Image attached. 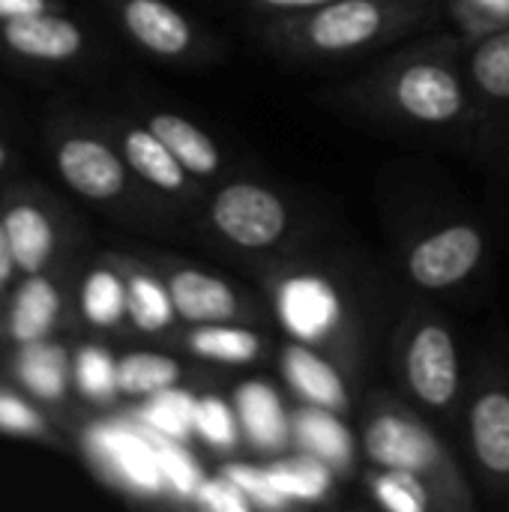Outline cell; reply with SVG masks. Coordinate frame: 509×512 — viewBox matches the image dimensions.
I'll return each instance as SVG.
<instances>
[{
    "mask_svg": "<svg viewBox=\"0 0 509 512\" xmlns=\"http://www.w3.org/2000/svg\"><path fill=\"white\" fill-rule=\"evenodd\" d=\"M321 99L360 123L426 144L474 150L477 111L465 72V36L429 30L369 60Z\"/></svg>",
    "mask_w": 509,
    "mask_h": 512,
    "instance_id": "6da1fadb",
    "label": "cell"
},
{
    "mask_svg": "<svg viewBox=\"0 0 509 512\" xmlns=\"http://www.w3.org/2000/svg\"><path fill=\"white\" fill-rule=\"evenodd\" d=\"M249 279L261 288L273 321L291 342L333 360L354 387L366 381L384 330V288L360 255L330 246L318 234Z\"/></svg>",
    "mask_w": 509,
    "mask_h": 512,
    "instance_id": "7a4b0ae2",
    "label": "cell"
},
{
    "mask_svg": "<svg viewBox=\"0 0 509 512\" xmlns=\"http://www.w3.org/2000/svg\"><path fill=\"white\" fill-rule=\"evenodd\" d=\"M438 0H333L297 15H255V39L282 63L327 69L369 63L438 24Z\"/></svg>",
    "mask_w": 509,
    "mask_h": 512,
    "instance_id": "3957f363",
    "label": "cell"
},
{
    "mask_svg": "<svg viewBox=\"0 0 509 512\" xmlns=\"http://www.w3.org/2000/svg\"><path fill=\"white\" fill-rule=\"evenodd\" d=\"M45 147L63 186L120 228L156 237L189 231V222L135 177L99 111L51 108L45 114Z\"/></svg>",
    "mask_w": 509,
    "mask_h": 512,
    "instance_id": "277c9868",
    "label": "cell"
},
{
    "mask_svg": "<svg viewBox=\"0 0 509 512\" xmlns=\"http://www.w3.org/2000/svg\"><path fill=\"white\" fill-rule=\"evenodd\" d=\"M201 246L246 276L303 249L321 234L312 213L276 180L234 171L210 186L189 231Z\"/></svg>",
    "mask_w": 509,
    "mask_h": 512,
    "instance_id": "5b68a950",
    "label": "cell"
},
{
    "mask_svg": "<svg viewBox=\"0 0 509 512\" xmlns=\"http://www.w3.org/2000/svg\"><path fill=\"white\" fill-rule=\"evenodd\" d=\"M384 348L393 390L456 444L471 381V354L456 321L414 294L396 312Z\"/></svg>",
    "mask_w": 509,
    "mask_h": 512,
    "instance_id": "8992f818",
    "label": "cell"
},
{
    "mask_svg": "<svg viewBox=\"0 0 509 512\" xmlns=\"http://www.w3.org/2000/svg\"><path fill=\"white\" fill-rule=\"evenodd\" d=\"M360 447L369 468L402 471L420 480L435 501V512L477 510L480 495L459 456V447L447 441L396 390L375 387L363 396Z\"/></svg>",
    "mask_w": 509,
    "mask_h": 512,
    "instance_id": "52a82bcc",
    "label": "cell"
},
{
    "mask_svg": "<svg viewBox=\"0 0 509 512\" xmlns=\"http://www.w3.org/2000/svg\"><path fill=\"white\" fill-rule=\"evenodd\" d=\"M456 447L477 495L509 510V333L501 324H492L489 336L471 351Z\"/></svg>",
    "mask_w": 509,
    "mask_h": 512,
    "instance_id": "ba28073f",
    "label": "cell"
},
{
    "mask_svg": "<svg viewBox=\"0 0 509 512\" xmlns=\"http://www.w3.org/2000/svg\"><path fill=\"white\" fill-rule=\"evenodd\" d=\"M402 285L417 297H456L477 285L492 264L489 228L468 213H435L408 222L393 249Z\"/></svg>",
    "mask_w": 509,
    "mask_h": 512,
    "instance_id": "9c48e42d",
    "label": "cell"
},
{
    "mask_svg": "<svg viewBox=\"0 0 509 512\" xmlns=\"http://www.w3.org/2000/svg\"><path fill=\"white\" fill-rule=\"evenodd\" d=\"M0 216L21 276L42 273L90 252L84 219L45 183L30 177H9L0 183Z\"/></svg>",
    "mask_w": 509,
    "mask_h": 512,
    "instance_id": "30bf717a",
    "label": "cell"
},
{
    "mask_svg": "<svg viewBox=\"0 0 509 512\" xmlns=\"http://www.w3.org/2000/svg\"><path fill=\"white\" fill-rule=\"evenodd\" d=\"M153 273L162 279L171 309L177 315V324L195 327V324H252V327H270L273 312L261 288H249L237 282L234 276H225L219 270H210L198 261H189L183 255L141 246L135 249Z\"/></svg>",
    "mask_w": 509,
    "mask_h": 512,
    "instance_id": "8fae6325",
    "label": "cell"
},
{
    "mask_svg": "<svg viewBox=\"0 0 509 512\" xmlns=\"http://www.w3.org/2000/svg\"><path fill=\"white\" fill-rule=\"evenodd\" d=\"M96 6L120 39L153 63L204 69L225 57L222 39L171 0H96Z\"/></svg>",
    "mask_w": 509,
    "mask_h": 512,
    "instance_id": "7c38bea8",
    "label": "cell"
},
{
    "mask_svg": "<svg viewBox=\"0 0 509 512\" xmlns=\"http://www.w3.org/2000/svg\"><path fill=\"white\" fill-rule=\"evenodd\" d=\"M72 258L42 273H24L3 300V345L42 342L78 330L75 285L84 261Z\"/></svg>",
    "mask_w": 509,
    "mask_h": 512,
    "instance_id": "4fadbf2b",
    "label": "cell"
},
{
    "mask_svg": "<svg viewBox=\"0 0 509 512\" xmlns=\"http://www.w3.org/2000/svg\"><path fill=\"white\" fill-rule=\"evenodd\" d=\"M105 129L111 132V138L117 141L123 159L129 162V168L135 171V177L171 210H177L192 231V219L198 216V210L207 201V186L201 180H195L183 162L153 135V129H147L129 108H102L99 111Z\"/></svg>",
    "mask_w": 509,
    "mask_h": 512,
    "instance_id": "5bb4252c",
    "label": "cell"
},
{
    "mask_svg": "<svg viewBox=\"0 0 509 512\" xmlns=\"http://www.w3.org/2000/svg\"><path fill=\"white\" fill-rule=\"evenodd\" d=\"M465 72L477 111L471 153L489 165L509 138V27L474 39L465 36Z\"/></svg>",
    "mask_w": 509,
    "mask_h": 512,
    "instance_id": "9a60e30c",
    "label": "cell"
},
{
    "mask_svg": "<svg viewBox=\"0 0 509 512\" xmlns=\"http://www.w3.org/2000/svg\"><path fill=\"white\" fill-rule=\"evenodd\" d=\"M0 54L36 69H75L99 54L93 30L72 15L54 9L0 24Z\"/></svg>",
    "mask_w": 509,
    "mask_h": 512,
    "instance_id": "2e32d148",
    "label": "cell"
},
{
    "mask_svg": "<svg viewBox=\"0 0 509 512\" xmlns=\"http://www.w3.org/2000/svg\"><path fill=\"white\" fill-rule=\"evenodd\" d=\"M3 378L18 384L45 411H51L69 432L78 429V393L72 378V342L63 336L6 345ZM75 438V435H72Z\"/></svg>",
    "mask_w": 509,
    "mask_h": 512,
    "instance_id": "e0dca14e",
    "label": "cell"
},
{
    "mask_svg": "<svg viewBox=\"0 0 509 512\" xmlns=\"http://www.w3.org/2000/svg\"><path fill=\"white\" fill-rule=\"evenodd\" d=\"M147 129H153V135L183 162V168L201 180L207 189L222 183L225 177H231L234 171L246 168L243 159L228 150L207 126H201L198 120H192L189 114L162 105V102H129L126 105Z\"/></svg>",
    "mask_w": 509,
    "mask_h": 512,
    "instance_id": "ac0fdd59",
    "label": "cell"
},
{
    "mask_svg": "<svg viewBox=\"0 0 509 512\" xmlns=\"http://www.w3.org/2000/svg\"><path fill=\"white\" fill-rule=\"evenodd\" d=\"M273 336L267 327L252 324H195L174 327L159 348L192 357L201 366H258L273 354Z\"/></svg>",
    "mask_w": 509,
    "mask_h": 512,
    "instance_id": "d6986e66",
    "label": "cell"
},
{
    "mask_svg": "<svg viewBox=\"0 0 509 512\" xmlns=\"http://www.w3.org/2000/svg\"><path fill=\"white\" fill-rule=\"evenodd\" d=\"M105 255L117 267L123 288H126L132 339H141V342H150L159 348L165 342V336L174 327H180L162 279L153 273V267L135 249H105Z\"/></svg>",
    "mask_w": 509,
    "mask_h": 512,
    "instance_id": "ffe728a7",
    "label": "cell"
},
{
    "mask_svg": "<svg viewBox=\"0 0 509 512\" xmlns=\"http://www.w3.org/2000/svg\"><path fill=\"white\" fill-rule=\"evenodd\" d=\"M75 315L78 330H90L96 336H123L132 339L129 330V309H126V288L111 264V258L102 252H90L78 273L75 285Z\"/></svg>",
    "mask_w": 509,
    "mask_h": 512,
    "instance_id": "44dd1931",
    "label": "cell"
},
{
    "mask_svg": "<svg viewBox=\"0 0 509 512\" xmlns=\"http://www.w3.org/2000/svg\"><path fill=\"white\" fill-rule=\"evenodd\" d=\"M279 366H282L288 387L300 399H306L318 408H327V411H348L351 408L354 384L324 354H318L300 342H288L279 351Z\"/></svg>",
    "mask_w": 509,
    "mask_h": 512,
    "instance_id": "7402d4cb",
    "label": "cell"
},
{
    "mask_svg": "<svg viewBox=\"0 0 509 512\" xmlns=\"http://www.w3.org/2000/svg\"><path fill=\"white\" fill-rule=\"evenodd\" d=\"M0 435L66 453L72 432L9 378H0Z\"/></svg>",
    "mask_w": 509,
    "mask_h": 512,
    "instance_id": "603a6c76",
    "label": "cell"
},
{
    "mask_svg": "<svg viewBox=\"0 0 509 512\" xmlns=\"http://www.w3.org/2000/svg\"><path fill=\"white\" fill-rule=\"evenodd\" d=\"M189 375L186 363L156 351H135L117 363V390L129 399H147L177 387Z\"/></svg>",
    "mask_w": 509,
    "mask_h": 512,
    "instance_id": "cb8c5ba5",
    "label": "cell"
},
{
    "mask_svg": "<svg viewBox=\"0 0 509 512\" xmlns=\"http://www.w3.org/2000/svg\"><path fill=\"white\" fill-rule=\"evenodd\" d=\"M72 378H75V393L81 402L105 405L114 396H120L117 363L108 357V351L99 342L72 345Z\"/></svg>",
    "mask_w": 509,
    "mask_h": 512,
    "instance_id": "d4e9b609",
    "label": "cell"
},
{
    "mask_svg": "<svg viewBox=\"0 0 509 512\" xmlns=\"http://www.w3.org/2000/svg\"><path fill=\"white\" fill-rule=\"evenodd\" d=\"M366 486L372 492V498L393 512H435V501L429 495V489L414 480L411 474L402 471H384V468H369L366 474Z\"/></svg>",
    "mask_w": 509,
    "mask_h": 512,
    "instance_id": "484cf974",
    "label": "cell"
},
{
    "mask_svg": "<svg viewBox=\"0 0 509 512\" xmlns=\"http://www.w3.org/2000/svg\"><path fill=\"white\" fill-rule=\"evenodd\" d=\"M456 33L474 39L509 27V0H450L447 3Z\"/></svg>",
    "mask_w": 509,
    "mask_h": 512,
    "instance_id": "4316f807",
    "label": "cell"
},
{
    "mask_svg": "<svg viewBox=\"0 0 509 512\" xmlns=\"http://www.w3.org/2000/svg\"><path fill=\"white\" fill-rule=\"evenodd\" d=\"M201 504L213 507V510H252L249 495L228 474L222 480H216V483H204L201 486Z\"/></svg>",
    "mask_w": 509,
    "mask_h": 512,
    "instance_id": "83f0119b",
    "label": "cell"
},
{
    "mask_svg": "<svg viewBox=\"0 0 509 512\" xmlns=\"http://www.w3.org/2000/svg\"><path fill=\"white\" fill-rule=\"evenodd\" d=\"M54 9H69V3L66 0H0V24L27 18V15L54 12Z\"/></svg>",
    "mask_w": 509,
    "mask_h": 512,
    "instance_id": "f1b7e54d",
    "label": "cell"
},
{
    "mask_svg": "<svg viewBox=\"0 0 509 512\" xmlns=\"http://www.w3.org/2000/svg\"><path fill=\"white\" fill-rule=\"evenodd\" d=\"M198 426H201V432L210 438V441H222V444H228L231 441V423H228V417H225V411L216 405V402H207V405H201V411H198Z\"/></svg>",
    "mask_w": 509,
    "mask_h": 512,
    "instance_id": "f546056e",
    "label": "cell"
},
{
    "mask_svg": "<svg viewBox=\"0 0 509 512\" xmlns=\"http://www.w3.org/2000/svg\"><path fill=\"white\" fill-rule=\"evenodd\" d=\"M18 276H21V270L15 264V252H12V243H9V234H6V225H3V216H0V303L12 291Z\"/></svg>",
    "mask_w": 509,
    "mask_h": 512,
    "instance_id": "4dcf8cb0",
    "label": "cell"
},
{
    "mask_svg": "<svg viewBox=\"0 0 509 512\" xmlns=\"http://www.w3.org/2000/svg\"><path fill=\"white\" fill-rule=\"evenodd\" d=\"M246 3L252 6L255 15H297V12L318 9L333 0H246Z\"/></svg>",
    "mask_w": 509,
    "mask_h": 512,
    "instance_id": "1f68e13d",
    "label": "cell"
},
{
    "mask_svg": "<svg viewBox=\"0 0 509 512\" xmlns=\"http://www.w3.org/2000/svg\"><path fill=\"white\" fill-rule=\"evenodd\" d=\"M12 165H15V150H12L9 138L0 132V183H6V180H9Z\"/></svg>",
    "mask_w": 509,
    "mask_h": 512,
    "instance_id": "d6a6232c",
    "label": "cell"
},
{
    "mask_svg": "<svg viewBox=\"0 0 509 512\" xmlns=\"http://www.w3.org/2000/svg\"><path fill=\"white\" fill-rule=\"evenodd\" d=\"M489 168H492L495 174H501L504 180H509V138L501 144V150L495 153V159L489 162Z\"/></svg>",
    "mask_w": 509,
    "mask_h": 512,
    "instance_id": "836d02e7",
    "label": "cell"
},
{
    "mask_svg": "<svg viewBox=\"0 0 509 512\" xmlns=\"http://www.w3.org/2000/svg\"><path fill=\"white\" fill-rule=\"evenodd\" d=\"M0 339H3V303H0Z\"/></svg>",
    "mask_w": 509,
    "mask_h": 512,
    "instance_id": "e575fe53",
    "label": "cell"
},
{
    "mask_svg": "<svg viewBox=\"0 0 509 512\" xmlns=\"http://www.w3.org/2000/svg\"><path fill=\"white\" fill-rule=\"evenodd\" d=\"M444 3H450V0H444Z\"/></svg>",
    "mask_w": 509,
    "mask_h": 512,
    "instance_id": "d590c367",
    "label": "cell"
}]
</instances>
